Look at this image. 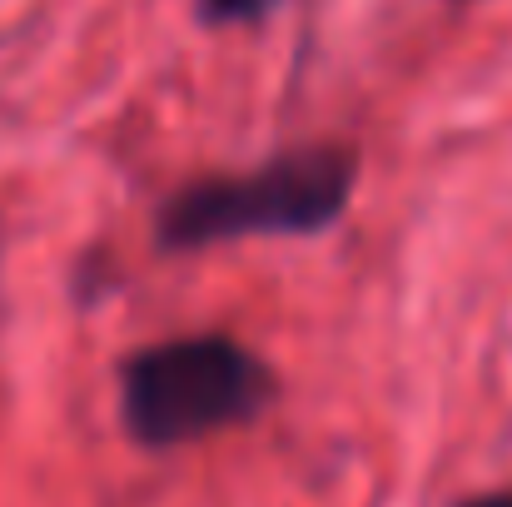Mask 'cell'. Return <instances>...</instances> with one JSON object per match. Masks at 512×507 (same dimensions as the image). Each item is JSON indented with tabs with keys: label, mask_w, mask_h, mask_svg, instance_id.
I'll return each instance as SVG.
<instances>
[{
	"label": "cell",
	"mask_w": 512,
	"mask_h": 507,
	"mask_svg": "<svg viewBox=\"0 0 512 507\" xmlns=\"http://www.w3.org/2000/svg\"><path fill=\"white\" fill-rule=\"evenodd\" d=\"M358 184V155L343 145H299L244 174H204L160 204L155 244L184 254L249 234H324Z\"/></svg>",
	"instance_id": "6da1fadb"
},
{
	"label": "cell",
	"mask_w": 512,
	"mask_h": 507,
	"mask_svg": "<svg viewBox=\"0 0 512 507\" xmlns=\"http://www.w3.org/2000/svg\"><path fill=\"white\" fill-rule=\"evenodd\" d=\"M274 393V368L229 334L165 338L120 363V423L155 453L254 423Z\"/></svg>",
	"instance_id": "7a4b0ae2"
},
{
	"label": "cell",
	"mask_w": 512,
	"mask_h": 507,
	"mask_svg": "<svg viewBox=\"0 0 512 507\" xmlns=\"http://www.w3.org/2000/svg\"><path fill=\"white\" fill-rule=\"evenodd\" d=\"M284 0H199V20L209 25H254L264 15H274Z\"/></svg>",
	"instance_id": "3957f363"
},
{
	"label": "cell",
	"mask_w": 512,
	"mask_h": 507,
	"mask_svg": "<svg viewBox=\"0 0 512 507\" xmlns=\"http://www.w3.org/2000/svg\"><path fill=\"white\" fill-rule=\"evenodd\" d=\"M458 507H512V493H478V498H468Z\"/></svg>",
	"instance_id": "277c9868"
}]
</instances>
